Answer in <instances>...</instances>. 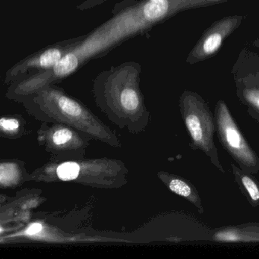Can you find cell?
Instances as JSON below:
<instances>
[{
    "label": "cell",
    "instance_id": "obj_12",
    "mask_svg": "<svg viewBox=\"0 0 259 259\" xmlns=\"http://www.w3.org/2000/svg\"><path fill=\"white\" fill-rule=\"evenodd\" d=\"M26 132V121L21 115H8L0 119V134L5 139H20Z\"/></svg>",
    "mask_w": 259,
    "mask_h": 259
},
{
    "label": "cell",
    "instance_id": "obj_1",
    "mask_svg": "<svg viewBox=\"0 0 259 259\" xmlns=\"http://www.w3.org/2000/svg\"><path fill=\"white\" fill-rule=\"evenodd\" d=\"M22 101L28 114L40 122L70 125L93 140L114 148H122V142L110 127L84 104L61 90H40Z\"/></svg>",
    "mask_w": 259,
    "mask_h": 259
},
{
    "label": "cell",
    "instance_id": "obj_18",
    "mask_svg": "<svg viewBox=\"0 0 259 259\" xmlns=\"http://www.w3.org/2000/svg\"><path fill=\"white\" fill-rule=\"evenodd\" d=\"M254 45L259 48V40H256L254 43Z\"/></svg>",
    "mask_w": 259,
    "mask_h": 259
},
{
    "label": "cell",
    "instance_id": "obj_5",
    "mask_svg": "<svg viewBox=\"0 0 259 259\" xmlns=\"http://www.w3.org/2000/svg\"><path fill=\"white\" fill-rule=\"evenodd\" d=\"M216 130L221 145L239 164L251 174L259 172V157L251 148L223 100L216 105L214 113Z\"/></svg>",
    "mask_w": 259,
    "mask_h": 259
},
{
    "label": "cell",
    "instance_id": "obj_6",
    "mask_svg": "<svg viewBox=\"0 0 259 259\" xmlns=\"http://www.w3.org/2000/svg\"><path fill=\"white\" fill-rule=\"evenodd\" d=\"M242 19L240 16H227L213 23L194 47L186 61L194 64L214 55L224 40L239 28Z\"/></svg>",
    "mask_w": 259,
    "mask_h": 259
},
{
    "label": "cell",
    "instance_id": "obj_4",
    "mask_svg": "<svg viewBox=\"0 0 259 259\" xmlns=\"http://www.w3.org/2000/svg\"><path fill=\"white\" fill-rule=\"evenodd\" d=\"M39 145L51 160L63 161L85 157L93 139L76 128L63 123L41 122L37 131Z\"/></svg>",
    "mask_w": 259,
    "mask_h": 259
},
{
    "label": "cell",
    "instance_id": "obj_11",
    "mask_svg": "<svg viewBox=\"0 0 259 259\" xmlns=\"http://www.w3.org/2000/svg\"><path fill=\"white\" fill-rule=\"evenodd\" d=\"M233 176L239 189L252 207L259 206V181L250 172L231 163Z\"/></svg>",
    "mask_w": 259,
    "mask_h": 259
},
{
    "label": "cell",
    "instance_id": "obj_13",
    "mask_svg": "<svg viewBox=\"0 0 259 259\" xmlns=\"http://www.w3.org/2000/svg\"><path fill=\"white\" fill-rule=\"evenodd\" d=\"M169 0H151L144 7V14L149 21H156L166 16L170 10Z\"/></svg>",
    "mask_w": 259,
    "mask_h": 259
},
{
    "label": "cell",
    "instance_id": "obj_15",
    "mask_svg": "<svg viewBox=\"0 0 259 259\" xmlns=\"http://www.w3.org/2000/svg\"><path fill=\"white\" fill-rule=\"evenodd\" d=\"M61 59V52L57 49H50L44 52L39 59V64L45 68L55 66Z\"/></svg>",
    "mask_w": 259,
    "mask_h": 259
},
{
    "label": "cell",
    "instance_id": "obj_14",
    "mask_svg": "<svg viewBox=\"0 0 259 259\" xmlns=\"http://www.w3.org/2000/svg\"><path fill=\"white\" fill-rule=\"evenodd\" d=\"M78 66V59L73 54H66L61 57L58 63L54 66L56 76L65 77L73 72Z\"/></svg>",
    "mask_w": 259,
    "mask_h": 259
},
{
    "label": "cell",
    "instance_id": "obj_10",
    "mask_svg": "<svg viewBox=\"0 0 259 259\" xmlns=\"http://www.w3.org/2000/svg\"><path fill=\"white\" fill-rule=\"evenodd\" d=\"M236 89L238 97L250 116L259 122V84L246 77L236 81Z\"/></svg>",
    "mask_w": 259,
    "mask_h": 259
},
{
    "label": "cell",
    "instance_id": "obj_16",
    "mask_svg": "<svg viewBox=\"0 0 259 259\" xmlns=\"http://www.w3.org/2000/svg\"><path fill=\"white\" fill-rule=\"evenodd\" d=\"M228 0H191L190 4L186 9L197 8V7H207L218 3L225 2Z\"/></svg>",
    "mask_w": 259,
    "mask_h": 259
},
{
    "label": "cell",
    "instance_id": "obj_9",
    "mask_svg": "<svg viewBox=\"0 0 259 259\" xmlns=\"http://www.w3.org/2000/svg\"><path fill=\"white\" fill-rule=\"evenodd\" d=\"M25 163L19 160H2L0 163V186L2 189H14L28 182Z\"/></svg>",
    "mask_w": 259,
    "mask_h": 259
},
{
    "label": "cell",
    "instance_id": "obj_2",
    "mask_svg": "<svg viewBox=\"0 0 259 259\" xmlns=\"http://www.w3.org/2000/svg\"><path fill=\"white\" fill-rule=\"evenodd\" d=\"M130 170L116 159L83 158L51 160L28 175V182L72 183L101 189H116L128 183Z\"/></svg>",
    "mask_w": 259,
    "mask_h": 259
},
{
    "label": "cell",
    "instance_id": "obj_17",
    "mask_svg": "<svg viewBox=\"0 0 259 259\" xmlns=\"http://www.w3.org/2000/svg\"><path fill=\"white\" fill-rule=\"evenodd\" d=\"M248 78H249L250 79L253 80V81L259 84V69L254 75H251V76H248Z\"/></svg>",
    "mask_w": 259,
    "mask_h": 259
},
{
    "label": "cell",
    "instance_id": "obj_7",
    "mask_svg": "<svg viewBox=\"0 0 259 259\" xmlns=\"http://www.w3.org/2000/svg\"><path fill=\"white\" fill-rule=\"evenodd\" d=\"M157 175L171 192L192 203L198 209L200 214L204 213V207L201 203V197L195 186L190 182L185 180L183 177L169 172H159Z\"/></svg>",
    "mask_w": 259,
    "mask_h": 259
},
{
    "label": "cell",
    "instance_id": "obj_8",
    "mask_svg": "<svg viewBox=\"0 0 259 259\" xmlns=\"http://www.w3.org/2000/svg\"><path fill=\"white\" fill-rule=\"evenodd\" d=\"M214 242L226 243L259 242V224L251 223L236 227H223L212 236Z\"/></svg>",
    "mask_w": 259,
    "mask_h": 259
},
{
    "label": "cell",
    "instance_id": "obj_3",
    "mask_svg": "<svg viewBox=\"0 0 259 259\" xmlns=\"http://www.w3.org/2000/svg\"><path fill=\"white\" fill-rule=\"evenodd\" d=\"M180 110L190 138L191 147L202 151L220 172L225 174L215 145L214 115L207 103L198 94L185 91L180 98Z\"/></svg>",
    "mask_w": 259,
    "mask_h": 259
}]
</instances>
